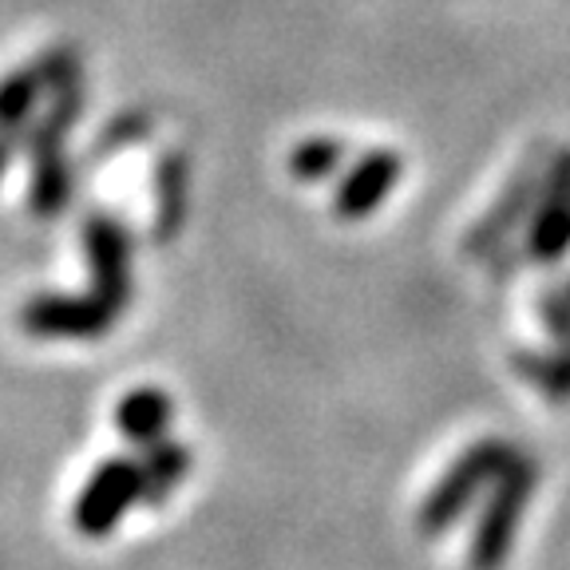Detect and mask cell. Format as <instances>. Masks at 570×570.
<instances>
[{"instance_id": "cell-10", "label": "cell", "mask_w": 570, "mask_h": 570, "mask_svg": "<svg viewBox=\"0 0 570 570\" xmlns=\"http://www.w3.org/2000/svg\"><path fill=\"white\" fill-rule=\"evenodd\" d=\"M190 210V159L183 151H167L155 167V242H170Z\"/></svg>"}, {"instance_id": "cell-7", "label": "cell", "mask_w": 570, "mask_h": 570, "mask_svg": "<svg viewBox=\"0 0 570 570\" xmlns=\"http://www.w3.org/2000/svg\"><path fill=\"white\" fill-rule=\"evenodd\" d=\"M71 80H80V56L71 48H56V52H45L40 60L12 71L9 80L0 83V131H20L28 111Z\"/></svg>"}, {"instance_id": "cell-3", "label": "cell", "mask_w": 570, "mask_h": 570, "mask_svg": "<svg viewBox=\"0 0 570 570\" xmlns=\"http://www.w3.org/2000/svg\"><path fill=\"white\" fill-rule=\"evenodd\" d=\"M543 175H547V151L527 155L523 167L503 183L495 203L480 214V223L463 234V254H468V258L491 262L499 249H508L511 234L523 230V226L531 223L539 190H543Z\"/></svg>"}, {"instance_id": "cell-15", "label": "cell", "mask_w": 570, "mask_h": 570, "mask_svg": "<svg viewBox=\"0 0 570 570\" xmlns=\"http://www.w3.org/2000/svg\"><path fill=\"white\" fill-rule=\"evenodd\" d=\"M515 373L551 401H570V361L562 348H519Z\"/></svg>"}, {"instance_id": "cell-4", "label": "cell", "mask_w": 570, "mask_h": 570, "mask_svg": "<svg viewBox=\"0 0 570 570\" xmlns=\"http://www.w3.org/2000/svg\"><path fill=\"white\" fill-rule=\"evenodd\" d=\"M131 503H142V472L139 460H104L91 472V480L83 483L80 499H76V511H71V523L76 531L88 534V539H104L119 519L131 511Z\"/></svg>"}, {"instance_id": "cell-13", "label": "cell", "mask_w": 570, "mask_h": 570, "mask_svg": "<svg viewBox=\"0 0 570 570\" xmlns=\"http://www.w3.org/2000/svg\"><path fill=\"white\" fill-rule=\"evenodd\" d=\"M195 468V455L187 444H175V440H159L142 452L139 472H142V503L147 508H159L175 495V488L190 475Z\"/></svg>"}, {"instance_id": "cell-14", "label": "cell", "mask_w": 570, "mask_h": 570, "mask_svg": "<svg viewBox=\"0 0 570 570\" xmlns=\"http://www.w3.org/2000/svg\"><path fill=\"white\" fill-rule=\"evenodd\" d=\"M32 190H28V206H32L40 218H52L63 206L71 203V190H76V170H71L68 155L56 151L45 159H32Z\"/></svg>"}, {"instance_id": "cell-21", "label": "cell", "mask_w": 570, "mask_h": 570, "mask_svg": "<svg viewBox=\"0 0 570 570\" xmlns=\"http://www.w3.org/2000/svg\"><path fill=\"white\" fill-rule=\"evenodd\" d=\"M562 348V353H567V361H570V345H559Z\"/></svg>"}, {"instance_id": "cell-8", "label": "cell", "mask_w": 570, "mask_h": 570, "mask_svg": "<svg viewBox=\"0 0 570 570\" xmlns=\"http://www.w3.org/2000/svg\"><path fill=\"white\" fill-rule=\"evenodd\" d=\"M116 317L119 313L107 309L96 294H40L20 309V325L36 337H104Z\"/></svg>"}, {"instance_id": "cell-18", "label": "cell", "mask_w": 570, "mask_h": 570, "mask_svg": "<svg viewBox=\"0 0 570 570\" xmlns=\"http://www.w3.org/2000/svg\"><path fill=\"white\" fill-rule=\"evenodd\" d=\"M151 135V119L142 116V111H135V116H124L116 119V124L107 127L104 142H99V151H119V147H135V142H142Z\"/></svg>"}, {"instance_id": "cell-9", "label": "cell", "mask_w": 570, "mask_h": 570, "mask_svg": "<svg viewBox=\"0 0 570 570\" xmlns=\"http://www.w3.org/2000/svg\"><path fill=\"white\" fill-rule=\"evenodd\" d=\"M401 155L396 151H368L345 170V178L333 190V214L341 223H361L384 198L392 195V187L401 183Z\"/></svg>"}, {"instance_id": "cell-20", "label": "cell", "mask_w": 570, "mask_h": 570, "mask_svg": "<svg viewBox=\"0 0 570 570\" xmlns=\"http://www.w3.org/2000/svg\"><path fill=\"white\" fill-rule=\"evenodd\" d=\"M559 285H562V294H567V297H570V277H567V282H559Z\"/></svg>"}, {"instance_id": "cell-11", "label": "cell", "mask_w": 570, "mask_h": 570, "mask_svg": "<svg viewBox=\"0 0 570 570\" xmlns=\"http://www.w3.org/2000/svg\"><path fill=\"white\" fill-rule=\"evenodd\" d=\"M83 111V80H71L63 88H56L48 96V107L32 119L28 127H20V139H24L28 155L32 159H45V155L63 151V139H68L71 124L80 119Z\"/></svg>"}, {"instance_id": "cell-5", "label": "cell", "mask_w": 570, "mask_h": 570, "mask_svg": "<svg viewBox=\"0 0 570 570\" xmlns=\"http://www.w3.org/2000/svg\"><path fill=\"white\" fill-rule=\"evenodd\" d=\"M570 254V147L547 159L543 190L534 203L531 223H527L523 258L539 266H554Z\"/></svg>"}, {"instance_id": "cell-12", "label": "cell", "mask_w": 570, "mask_h": 570, "mask_svg": "<svg viewBox=\"0 0 570 570\" xmlns=\"http://www.w3.org/2000/svg\"><path fill=\"white\" fill-rule=\"evenodd\" d=\"M170 420H175V404H170V396L159 389H135L116 404V428L131 444H142V448L167 440Z\"/></svg>"}, {"instance_id": "cell-2", "label": "cell", "mask_w": 570, "mask_h": 570, "mask_svg": "<svg viewBox=\"0 0 570 570\" xmlns=\"http://www.w3.org/2000/svg\"><path fill=\"white\" fill-rule=\"evenodd\" d=\"M511 452H515V448H511L508 440H495V436L475 440L472 448H463L460 460L440 475L436 488L428 491L424 503H420V511H416L420 534L436 539V534L452 531V527L468 515V508L475 503V495L495 483L499 468L508 463Z\"/></svg>"}, {"instance_id": "cell-1", "label": "cell", "mask_w": 570, "mask_h": 570, "mask_svg": "<svg viewBox=\"0 0 570 570\" xmlns=\"http://www.w3.org/2000/svg\"><path fill=\"white\" fill-rule=\"evenodd\" d=\"M539 488V463L527 452H511L491 483L488 508L480 511L468 543V570H503L515 551L519 527H523L527 503Z\"/></svg>"}, {"instance_id": "cell-17", "label": "cell", "mask_w": 570, "mask_h": 570, "mask_svg": "<svg viewBox=\"0 0 570 570\" xmlns=\"http://www.w3.org/2000/svg\"><path fill=\"white\" fill-rule=\"evenodd\" d=\"M534 309H539V321H543V330L551 333L554 345H570V297L562 294V285L543 289Z\"/></svg>"}, {"instance_id": "cell-6", "label": "cell", "mask_w": 570, "mask_h": 570, "mask_svg": "<svg viewBox=\"0 0 570 570\" xmlns=\"http://www.w3.org/2000/svg\"><path fill=\"white\" fill-rule=\"evenodd\" d=\"M131 246V230L119 218H111V214H91L88 223H83V254H88L91 282H96L91 294L116 313H124L135 297Z\"/></svg>"}, {"instance_id": "cell-19", "label": "cell", "mask_w": 570, "mask_h": 570, "mask_svg": "<svg viewBox=\"0 0 570 570\" xmlns=\"http://www.w3.org/2000/svg\"><path fill=\"white\" fill-rule=\"evenodd\" d=\"M17 139H20V131L0 135V175H4V167H9V155H12V147H17Z\"/></svg>"}, {"instance_id": "cell-16", "label": "cell", "mask_w": 570, "mask_h": 570, "mask_svg": "<svg viewBox=\"0 0 570 570\" xmlns=\"http://www.w3.org/2000/svg\"><path fill=\"white\" fill-rule=\"evenodd\" d=\"M345 167V142L333 135H313V139L297 142L289 155V175L297 183H325Z\"/></svg>"}]
</instances>
